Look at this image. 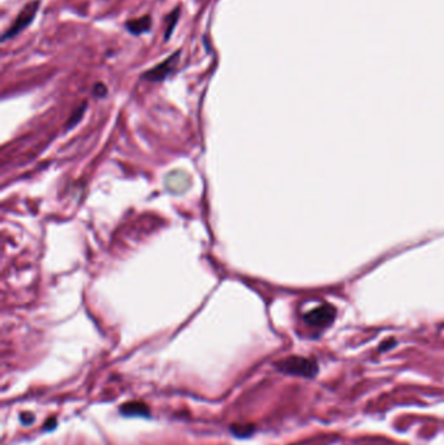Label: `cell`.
I'll return each instance as SVG.
<instances>
[{
    "label": "cell",
    "mask_w": 444,
    "mask_h": 445,
    "mask_svg": "<svg viewBox=\"0 0 444 445\" xmlns=\"http://www.w3.org/2000/svg\"><path fill=\"white\" fill-rule=\"evenodd\" d=\"M253 425H246V426H236V427L232 428V431L235 432L236 435H238V436H248V435L252 434L253 431Z\"/></svg>",
    "instance_id": "obj_9"
},
{
    "label": "cell",
    "mask_w": 444,
    "mask_h": 445,
    "mask_svg": "<svg viewBox=\"0 0 444 445\" xmlns=\"http://www.w3.org/2000/svg\"><path fill=\"white\" fill-rule=\"evenodd\" d=\"M125 27H127V29H128V32L131 33V34H134V35L142 34V33H146L150 30L151 17L150 16H142V17L139 18H134V20L128 21Z\"/></svg>",
    "instance_id": "obj_6"
},
{
    "label": "cell",
    "mask_w": 444,
    "mask_h": 445,
    "mask_svg": "<svg viewBox=\"0 0 444 445\" xmlns=\"http://www.w3.org/2000/svg\"><path fill=\"white\" fill-rule=\"evenodd\" d=\"M396 344V341L393 340V338H388V340H386L384 341L383 344H382V345H380V348L379 349L382 350V352H384V350H388V349H391L392 346L395 345Z\"/></svg>",
    "instance_id": "obj_11"
},
{
    "label": "cell",
    "mask_w": 444,
    "mask_h": 445,
    "mask_svg": "<svg viewBox=\"0 0 444 445\" xmlns=\"http://www.w3.org/2000/svg\"><path fill=\"white\" fill-rule=\"evenodd\" d=\"M93 91H94V95H96L98 98H102V96H105L106 94H107V88H106L103 84L98 82V84L94 86Z\"/></svg>",
    "instance_id": "obj_10"
},
{
    "label": "cell",
    "mask_w": 444,
    "mask_h": 445,
    "mask_svg": "<svg viewBox=\"0 0 444 445\" xmlns=\"http://www.w3.org/2000/svg\"><path fill=\"white\" fill-rule=\"evenodd\" d=\"M85 110H86V103H84L81 107H79L77 110L75 111V114L70 116V120L68 121V128H72V126H75L76 124H77V122H79L80 120L82 119V115H84Z\"/></svg>",
    "instance_id": "obj_8"
},
{
    "label": "cell",
    "mask_w": 444,
    "mask_h": 445,
    "mask_svg": "<svg viewBox=\"0 0 444 445\" xmlns=\"http://www.w3.org/2000/svg\"><path fill=\"white\" fill-rule=\"evenodd\" d=\"M335 315H336V310L334 306L323 305L306 312L304 319L306 323L313 327H326L334 322Z\"/></svg>",
    "instance_id": "obj_4"
},
{
    "label": "cell",
    "mask_w": 444,
    "mask_h": 445,
    "mask_svg": "<svg viewBox=\"0 0 444 445\" xmlns=\"http://www.w3.org/2000/svg\"><path fill=\"white\" fill-rule=\"evenodd\" d=\"M276 369L288 375L314 378L318 374V364L314 359L300 355H290L282 361L276 362Z\"/></svg>",
    "instance_id": "obj_1"
},
{
    "label": "cell",
    "mask_w": 444,
    "mask_h": 445,
    "mask_svg": "<svg viewBox=\"0 0 444 445\" xmlns=\"http://www.w3.org/2000/svg\"><path fill=\"white\" fill-rule=\"evenodd\" d=\"M179 13H180V11H179V9H175L174 12H172L171 15L168 16V27H167V30H166V37H164V39H168L169 37H171V34H172V32H174V29H175V25H176V22H177V17H179Z\"/></svg>",
    "instance_id": "obj_7"
},
{
    "label": "cell",
    "mask_w": 444,
    "mask_h": 445,
    "mask_svg": "<svg viewBox=\"0 0 444 445\" xmlns=\"http://www.w3.org/2000/svg\"><path fill=\"white\" fill-rule=\"evenodd\" d=\"M121 414L127 416H149L150 411L143 402H127L120 407Z\"/></svg>",
    "instance_id": "obj_5"
},
{
    "label": "cell",
    "mask_w": 444,
    "mask_h": 445,
    "mask_svg": "<svg viewBox=\"0 0 444 445\" xmlns=\"http://www.w3.org/2000/svg\"><path fill=\"white\" fill-rule=\"evenodd\" d=\"M38 8H39V2H38V0L32 2V3L27 4V6L23 7L22 11L18 13V16L15 18L13 23H12V27L3 34L2 41L6 42L7 39L13 38V37H16L17 34H20L23 29H27L30 23L33 22V20H34L35 15H37L38 12Z\"/></svg>",
    "instance_id": "obj_2"
},
{
    "label": "cell",
    "mask_w": 444,
    "mask_h": 445,
    "mask_svg": "<svg viewBox=\"0 0 444 445\" xmlns=\"http://www.w3.org/2000/svg\"><path fill=\"white\" fill-rule=\"evenodd\" d=\"M179 59H180V51H179V53L172 54V55L169 56L168 59H166L163 63H160V64L157 65V67L151 68L150 70H147V72L143 74V78L153 82H159V81H163V80H166L167 77H168L169 74L175 70L177 63H179Z\"/></svg>",
    "instance_id": "obj_3"
}]
</instances>
